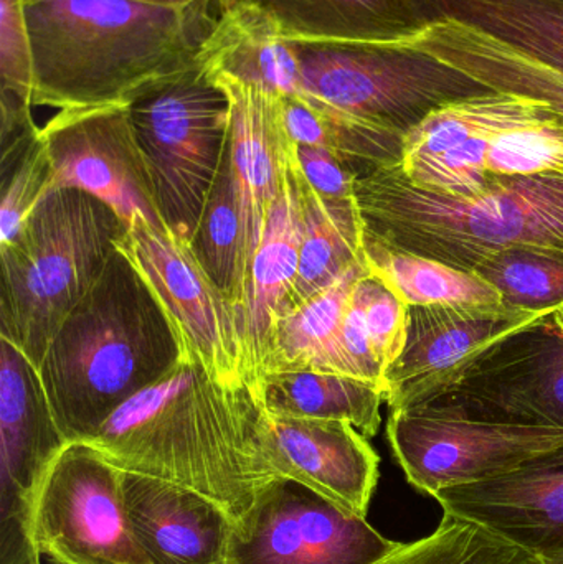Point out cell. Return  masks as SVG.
<instances>
[{
    "instance_id": "6",
    "label": "cell",
    "mask_w": 563,
    "mask_h": 564,
    "mask_svg": "<svg viewBox=\"0 0 563 564\" xmlns=\"http://www.w3.org/2000/svg\"><path fill=\"white\" fill-rule=\"evenodd\" d=\"M128 108L162 224L191 243L228 148L230 99L195 63Z\"/></svg>"
},
{
    "instance_id": "32",
    "label": "cell",
    "mask_w": 563,
    "mask_h": 564,
    "mask_svg": "<svg viewBox=\"0 0 563 564\" xmlns=\"http://www.w3.org/2000/svg\"><path fill=\"white\" fill-rule=\"evenodd\" d=\"M377 564H544L539 556L512 545L469 520L443 512L435 532L396 552Z\"/></svg>"
},
{
    "instance_id": "14",
    "label": "cell",
    "mask_w": 563,
    "mask_h": 564,
    "mask_svg": "<svg viewBox=\"0 0 563 564\" xmlns=\"http://www.w3.org/2000/svg\"><path fill=\"white\" fill-rule=\"evenodd\" d=\"M42 132L53 167L48 192L78 188L108 204L126 225L139 214L164 225L128 106L58 111Z\"/></svg>"
},
{
    "instance_id": "22",
    "label": "cell",
    "mask_w": 563,
    "mask_h": 564,
    "mask_svg": "<svg viewBox=\"0 0 563 564\" xmlns=\"http://www.w3.org/2000/svg\"><path fill=\"white\" fill-rule=\"evenodd\" d=\"M288 42L393 45L426 22L415 0H241Z\"/></svg>"
},
{
    "instance_id": "24",
    "label": "cell",
    "mask_w": 563,
    "mask_h": 564,
    "mask_svg": "<svg viewBox=\"0 0 563 564\" xmlns=\"http://www.w3.org/2000/svg\"><path fill=\"white\" fill-rule=\"evenodd\" d=\"M291 174L300 202V270L278 315L320 294L340 280L350 268L366 261L364 227L356 200L327 202L321 198L307 184L297 161H294Z\"/></svg>"
},
{
    "instance_id": "27",
    "label": "cell",
    "mask_w": 563,
    "mask_h": 564,
    "mask_svg": "<svg viewBox=\"0 0 563 564\" xmlns=\"http://www.w3.org/2000/svg\"><path fill=\"white\" fill-rule=\"evenodd\" d=\"M429 20L476 26L563 72V0H415Z\"/></svg>"
},
{
    "instance_id": "2",
    "label": "cell",
    "mask_w": 563,
    "mask_h": 564,
    "mask_svg": "<svg viewBox=\"0 0 563 564\" xmlns=\"http://www.w3.org/2000/svg\"><path fill=\"white\" fill-rule=\"evenodd\" d=\"M214 2L171 9L136 0H25L33 106H128L197 63Z\"/></svg>"
},
{
    "instance_id": "30",
    "label": "cell",
    "mask_w": 563,
    "mask_h": 564,
    "mask_svg": "<svg viewBox=\"0 0 563 564\" xmlns=\"http://www.w3.org/2000/svg\"><path fill=\"white\" fill-rule=\"evenodd\" d=\"M364 260L405 304L499 305L501 292L473 271L399 250L364 234Z\"/></svg>"
},
{
    "instance_id": "11",
    "label": "cell",
    "mask_w": 563,
    "mask_h": 564,
    "mask_svg": "<svg viewBox=\"0 0 563 564\" xmlns=\"http://www.w3.org/2000/svg\"><path fill=\"white\" fill-rule=\"evenodd\" d=\"M387 440L407 480L433 497L496 479L563 446V430L390 411Z\"/></svg>"
},
{
    "instance_id": "19",
    "label": "cell",
    "mask_w": 563,
    "mask_h": 564,
    "mask_svg": "<svg viewBox=\"0 0 563 564\" xmlns=\"http://www.w3.org/2000/svg\"><path fill=\"white\" fill-rule=\"evenodd\" d=\"M122 487L132 533L149 564L225 562L235 523L214 500L144 474L124 473Z\"/></svg>"
},
{
    "instance_id": "10",
    "label": "cell",
    "mask_w": 563,
    "mask_h": 564,
    "mask_svg": "<svg viewBox=\"0 0 563 564\" xmlns=\"http://www.w3.org/2000/svg\"><path fill=\"white\" fill-rule=\"evenodd\" d=\"M116 247L134 264L181 334L188 357L220 383L247 384L243 322L191 243L136 215Z\"/></svg>"
},
{
    "instance_id": "31",
    "label": "cell",
    "mask_w": 563,
    "mask_h": 564,
    "mask_svg": "<svg viewBox=\"0 0 563 564\" xmlns=\"http://www.w3.org/2000/svg\"><path fill=\"white\" fill-rule=\"evenodd\" d=\"M191 247L208 276L225 292L243 322L241 217L237 194H235L228 148L208 192Z\"/></svg>"
},
{
    "instance_id": "25",
    "label": "cell",
    "mask_w": 563,
    "mask_h": 564,
    "mask_svg": "<svg viewBox=\"0 0 563 564\" xmlns=\"http://www.w3.org/2000/svg\"><path fill=\"white\" fill-rule=\"evenodd\" d=\"M268 413L347 421L367 440L379 433L386 390L376 381L324 370L271 371L251 384Z\"/></svg>"
},
{
    "instance_id": "39",
    "label": "cell",
    "mask_w": 563,
    "mask_h": 564,
    "mask_svg": "<svg viewBox=\"0 0 563 564\" xmlns=\"http://www.w3.org/2000/svg\"><path fill=\"white\" fill-rule=\"evenodd\" d=\"M136 2L151 3V6L171 7V9H191V7L201 6L208 0H136Z\"/></svg>"
},
{
    "instance_id": "21",
    "label": "cell",
    "mask_w": 563,
    "mask_h": 564,
    "mask_svg": "<svg viewBox=\"0 0 563 564\" xmlns=\"http://www.w3.org/2000/svg\"><path fill=\"white\" fill-rule=\"evenodd\" d=\"M195 62L210 78L237 79L283 98L301 95L293 46L263 12L241 0H215Z\"/></svg>"
},
{
    "instance_id": "20",
    "label": "cell",
    "mask_w": 563,
    "mask_h": 564,
    "mask_svg": "<svg viewBox=\"0 0 563 564\" xmlns=\"http://www.w3.org/2000/svg\"><path fill=\"white\" fill-rule=\"evenodd\" d=\"M403 46L435 56L492 91L544 101L563 119V72L476 26L440 17L410 33Z\"/></svg>"
},
{
    "instance_id": "23",
    "label": "cell",
    "mask_w": 563,
    "mask_h": 564,
    "mask_svg": "<svg viewBox=\"0 0 563 564\" xmlns=\"http://www.w3.org/2000/svg\"><path fill=\"white\" fill-rule=\"evenodd\" d=\"M296 161V159H294ZM294 164V162H293ZM293 167V165H291ZM301 217L293 174H288L255 254L245 299L243 327L247 348V384L257 377L258 365L274 317L283 307L300 270Z\"/></svg>"
},
{
    "instance_id": "26",
    "label": "cell",
    "mask_w": 563,
    "mask_h": 564,
    "mask_svg": "<svg viewBox=\"0 0 563 564\" xmlns=\"http://www.w3.org/2000/svg\"><path fill=\"white\" fill-rule=\"evenodd\" d=\"M367 271L366 261L356 264L320 294L278 315L268 335L255 381L260 375L271 371H334L340 324L354 285Z\"/></svg>"
},
{
    "instance_id": "15",
    "label": "cell",
    "mask_w": 563,
    "mask_h": 564,
    "mask_svg": "<svg viewBox=\"0 0 563 564\" xmlns=\"http://www.w3.org/2000/svg\"><path fill=\"white\" fill-rule=\"evenodd\" d=\"M548 312L499 305H412L407 341L383 380L390 411L409 410L455 380L479 354Z\"/></svg>"
},
{
    "instance_id": "34",
    "label": "cell",
    "mask_w": 563,
    "mask_h": 564,
    "mask_svg": "<svg viewBox=\"0 0 563 564\" xmlns=\"http://www.w3.org/2000/svg\"><path fill=\"white\" fill-rule=\"evenodd\" d=\"M486 167L498 177L563 172V119L544 102L531 118L491 139Z\"/></svg>"
},
{
    "instance_id": "18",
    "label": "cell",
    "mask_w": 563,
    "mask_h": 564,
    "mask_svg": "<svg viewBox=\"0 0 563 564\" xmlns=\"http://www.w3.org/2000/svg\"><path fill=\"white\" fill-rule=\"evenodd\" d=\"M433 499L443 512L539 558L563 553V446L496 479L440 490Z\"/></svg>"
},
{
    "instance_id": "17",
    "label": "cell",
    "mask_w": 563,
    "mask_h": 564,
    "mask_svg": "<svg viewBox=\"0 0 563 564\" xmlns=\"http://www.w3.org/2000/svg\"><path fill=\"white\" fill-rule=\"evenodd\" d=\"M263 426L268 459L278 477L367 517L379 484L380 457L359 430L347 421L281 416L264 408Z\"/></svg>"
},
{
    "instance_id": "13",
    "label": "cell",
    "mask_w": 563,
    "mask_h": 564,
    "mask_svg": "<svg viewBox=\"0 0 563 564\" xmlns=\"http://www.w3.org/2000/svg\"><path fill=\"white\" fill-rule=\"evenodd\" d=\"M400 543L294 480L277 479L228 542L227 564H377Z\"/></svg>"
},
{
    "instance_id": "33",
    "label": "cell",
    "mask_w": 563,
    "mask_h": 564,
    "mask_svg": "<svg viewBox=\"0 0 563 564\" xmlns=\"http://www.w3.org/2000/svg\"><path fill=\"white\" fill-rule=\"evenodd\" d=\"M52 175L42 128L35 124L12 138L0 139V245L17 234L48 192Z\"/></svg>"
},
{
    "instance_id": "41",
    "label": "cell",
    "mask_w": 563,
    "mask_h": 564,
    "mask_svg": "<svg viewBox=\"0 0 563 564\" xmlns=\"http://www.w3.org/2000/svg\"><path fill=\"white\" fill-rule=\"evenodd\" d=\"M552 318H554L555 325H557V327L563 332V308L554 312V314H552Z\"/></svg>"
},
{
    "instance_id": "29",
    "label": "cell",
    "mask_w": 563,
    "mask_h": 564,
    "mask_svg": "<svg viewBox=\"0 0 563 564\" xmlns=\"http://www.w3.org/2000/svg\"><path fill=\"white\" fill-rule=\"evenodd\" d=\"M542 106L544 101L539 99L502 91L446 102L405 132L402 162L435 158L472 139L499 134L531 118Z\"/></svg>"
},
{
    "instance_id": "35",
    "label": "cell",
    "mask_w": 563,
    "mask_h": 564,
    "mask_svg": "<svg viewBox=\"0 0 563 564\" xmlns=\"http://www.w3.org/2000/svg\"><path fill=\"white\" fill-rule=\"evenodd\" d=\"M473 273L501 292L505 304L554 314L563 307V263L526 250H506L478 264Z\"/></svg>"
},
{
    "instance_id": "37",
    "label": "cell",
    "mask_w": 563,
    "mask_h": 564,
    "mask_svg": "<svg viewBox=\"0 0 563 564\" xmlns=\"http://www.w3.org/2000/svg\"><path fill=\"white\" fill-rule=\"evenodd\" d=\"M356 294L362 302L370 341L386 375L405 347L410 305L386 281L370 271L357 281Z\"/></svg>"
},
{
    "instance_id": "7",
    "label": "cell",
    "mask_w": 563,
    "mask_h": 564,
    "mask_svg": "<svg viewBox=\"0 0 563 564\" xmlns=\"http://www.w3.org/2000/svg\"><path fill=\"white\" fill-rule=\"evenodd\" d=\"M301 95L405 134L430 111L492 91L429 53L377 43L290 42Z\"/></svg>"
},
{
    "instance_id": "38",
    "label": "cell",
    "mask_w": 563,
    "mask_h": 564,
    "mask_svg": "<svg viewBox=\"0 0 563 564\" xmlns=\"http://www.w3.org/2000/svg\"><path fill=\"white\" fill-rule=\"evenodd\" d=\"M296 161L304 178L321 198L327 202L356 200L359 175L326 149L296 145Z\"/></svg>"
},
{
    "instance_id": "28",
    "label": "cell",
    "mask_w": 563,
    "mask_h": 564,
    "mask_svg": "<svg viewBox=\"0 0 563 564\" xmlns=\"http://www.w3.org/2000/svg\"><path fill=\"white\" fill-rule=\"evenodd\" d=\"M288 131L296 144L326 149L359 177L402 162L403 132L364 121L306 96L284 98Z\"/></svg>"
},
{
    "instance_id": "42",
    "label": "cell",
    "mask_w": 563,
    "mask_h": 564,
    "mask_svg": "<svg viewBox=\"0 0 563 564\" xmlns=\"http://www.w3.org/2000/svg\"><path fill=\"white\" fill-rule=\"evenodd\" d=\"M217 564H227V563L224 562V563H217Z\"/></svg>"
},
{
    "instance_id": "12",
    "label": "cell",
    "mask_w": 563,
    "mask_h": 564,
    "mask_svg": "<svg viewBox=\"0 0 563 564\" xmlns=\"http://www.w3.org/2000/svg\"><path fill=\"white\" fill-rule=\"evenodd\" d=\"M66 444L39 367L0 337V564H42L32 542L33 506Z\"/></svg>"
},
{
    "instance_id": "3",
    "label": "cell",
    "mask_w": 563,
    "mask_h": 564,
    "mask_svg": "<svg viewBox=\"0 0 563 564\" xmlns=\"http://www.w3.org/2000/svg\"><path fill=\"white\" fill-rule=\"evenodd\" d=\"M188 357L167 312L118 247L39 365L68 443L89 441L134 394Z\"/></svg>"
},
{
    "instance_id": "8",
    "label": "cell",
    "mask_w": 563,
    "mask_h": 564,
    "mask_svg": "<svg viewBox=\"0 0 563 564\" xmlns=\"http://www.w3.org/2000/svg\"><path fill=\"white\" fill-rule=\"evenodd\" d=\"M122 476L91 443L66 444L33 506L36 553L56 564H149L129 523Z\"/></svg>"
},
{
    "instance_id": "1",
    "label": "cell",
    "mask_w": 563,
    "mask_h": 564,
    "mask_svg": "<svg viewBox=\"0 0 563 564\" xmlns=\"http://www.w3.org/2000/svg\"><path fill=\"white\" fill-rule=\"evenodd\" d=\"M124 473L197 490L241 525L280 479L268 459L263 406L248 384L220 383L195 357L119 406L86 441Z\"/></svg>"
},
{
    "instance_id": "36",
    "label": "cell",
    "mask_w": 563,
    "mask_h": 564,
    "mask_svg": "<svg viewBox=\"0 0 563 564\" xmlns=\"http://www.w3.org/2000/svg\"><path fill=\"white\" fill-rule=\"evenodd\" d=\"M33 79L25 0H0V105L33 106Z\"/></svg>"
},
{
    "instance_id": "40",
    "label": "cell",
    "mask_w": 563,
    "mask_h": 564,
    "mask_svg": "<svg viewBox=\"0 0 563 564\" xmlns=\"http://www.w3.org/2000/svg\"><path fill=\"white\" fill-rule=\"evenodd\" d=\"M544 564H563V553L561 555L548 556V558H541Z\"/></svg>"
},
{
    "instance_id": "5",
    "label": "cell",
    "mask_w": 563,
    "mask_h": 564,
    "mask_svg": "<svg viewBox=\"0 0 563 564\" xmlns=\"http://www.w3.org/2000/svg\"><path fill=\"white\" fill-rule=\"evenodd\" d=\"M126 230L122 218L91 194L46 192L17 234L0 245V337L39 367Z\"/></svg>"
},
{
    "instance_id": "16",
    "label": "cell",
    "mask_w": 563,
    "mask_h": 564,
    "mask_svg": "<svg viewBox=\"0 0 563 564\" xmlns=\"http://www.w3.org/2000/svg\"><path fill=\"white\" fill-rule=\"evenodd\" d=\"M212 79L227 93L231 106L228 149L241 217V274L247 299L255 254L296 159L297 144L288 131L283 96L224 76Z\"/></svg>"
},
{
    "instance_id": "4",
    "label": "cell",
    "mask_w": 563,
    "mask_h": 564,
    "mask_svg": "<svg viewBox=\"0 0 563 564\" xmlns=\"http://www.w3.org/2000/svg\"><path fill=\"white\" fill-rule=\"evenodd\" d=\"M364 234L399 250L473 271L486 258L526 250L563 263V172L498 177L469 195L416 187L399 165L356 182Z\"/></svg>"
},
{
    "instance_id": "9",
    "label": "cell",
    "mask_w": 563,
    "mask_h": 564,
    "mask_svg": "<svg viewBox=\"0 0 563 564\" xmlns=\"http://www.w3.org/2000/svg\"><path fill=\"white\" fill-rule=\"evenodd\" d=\"M409 410L563 430V332L549 315L508 335Z\"/></svg>"
}]
</instances>
